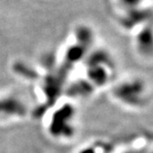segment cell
<instances>
[{
    "instance_id": "cell-1",
    "label": "cell",
    "mask_w": 153,
    "mask_h": 153,
    "mask_svg": "<svg viewBox=\"0 0 153 153\" xmlns=\"http://www.w3.org/2000/svg\"><path fill=\"white\" fill-rule=\"evenodd\" d=\"M25 105L15 96L0 95V124H7L23 117Z\"/></svg>"
},
{
    "instance_id": "cell-4",
    "label": "cell",
    "mask_w": 153,
    "mask_h": 153,
    "mask_svg": "<svg viewBox=\"0 0 153 153\" xmlns=\"http://www.w3.org/2000/svg\"><path fill=\"white\" fill-rule=\"evenodd\" d=\"M124 3H126L127 6L130 7H135L136 5H137L138 3H140L142 0H123Z\"/></svg>"
},
{
    "instance_id": "cell-3",
    "label": "cell",
    "mask_w": 153,
    "mask_h": 153,
    "mask_svg": "<svg viewBox=\"0 0 153 153\" xmlns=\"http://www.w3.org/2000/svg\"><path fill=\"white\" fill-rule=\"evenodd\" d=\"M76 36H78L79 41H81L85 43L91 42L92 40V33L89 29L86 28H79V30L76 32Z\"/></svg>"
},
{
    "instance_id": "cell-2",
    "label": "cell",
    "mask_w": 153,
    "mask_h": 153,
    "mask_svg": "<svg viewBox=\"0 0 153 153\" xmlns=\"http://www.w3.org/2000/svg\"><path fill=\"white\" fill-rule=\"evenodd\" d=\"M137 43L138 49L144 53L153 52V30L146 27L142 30L137 37Z\"/></svg>"
}]
</instances>
